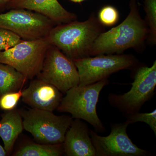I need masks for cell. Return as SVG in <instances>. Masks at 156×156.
Returning <instances> with one entry per match:
<instances>
[{"label":"cell","mask_w":156,"mask_h":156,"mask_svg":"<svg viewBox=\"0 0 156 156\" xmlns=\"http://www.w3.org/2000/svg\"><path fill=\"white\" fill-rule=\"evenodd\" d=\"M129 14L119 25L99 34L92 44L89 56L123 54L130 48L140 50L147 40L149 29L139 12L137 0H130Z\"/></svg>","instance_id":"obj_1"},{"label":"cell","mask_w":156,"mask_h":156,"mask_svg":"<svg viewBox=\"0 0 156 156\" xmlns=\"http://www.w3.org/2000/svg\"><path fill=\"white\" fill-rule=\"evenodd\" d=\"M13 0H0V5H4L9 3L10 4Z\"/></svg>","instance_id":"obj_23"},{"label":"cell","mask_w":156,"mask_h":156,"mask_svg":"<svg viewBox=\"0 0 156 156\" xmlns=\"http://www.w3.org/2000/svg\"><path fill=\"white\" fill-rule=\"evenodd\" d=\"M146 13L145 21L149 29L147 41L153 45L156 44V0H144Z\"/></svg>","instance_id":"obj_17"},{"label":"cell","mask_w":156,"mask_h":156,"mask_svg":"<svg viewBox=\"0 0 156 156\" xmlns=\"http://www.w3.org/2000/svg\"><path fill=\"white\" fill-rule=\"evenodd\" d=\"M22 41L16 34L0 27V52L14 47Z\"/></svg>","instance_id":"obj_21"},{"label":"cell","mask_w":156,"mask_h":156,"mask_svg":"<svg viewBox=\"0 0 156 156\" xmlns=\"http://www.w3.org/2000/svg\"><path fill=\"white\" fill-rule=\"evenodd\" d=\"M69 1H71L73 2L81 3L83 2L84 1H86V0H69Z\"/></svg>","instance_id":"obj_24"},{"label":"cell","mask_w":156,"mask_h":156,"mask_svg":"<svg viewBox=\"0 0 156 156\" xmlns=\"http://www.w3.org/2000/svg\"><path fill=\"white\" fill-rule=\"evenodd\" d=\"M129 125L136 122H145L150 126L151 129L156 134V110L150 113H136L126 117Z\"/></svg>","instance_id":"obj_20"},{"label":"cell","mask_w":156,"mask_h":156,"mask_svg":"<svg viewBox=\"0 0 156 156\" xmlns=\"http://www.w3.org/2000/svg\"><path fill=\"white\" fill-rule=\"evenodd\" d=\"M27 79L9 65L0 62V96L22 89Z\"/></svg>","instance_id":"obj_15"},{"label":"cell","mask_w":156,"mask_h":156,"mask_svg":"<svg viewBox=\"0 0 156 156\" xmlns=\"http://www.w3.org/2000/svg\"><path fill=\"white\" fill-rule=\"evenodd\" d=\"M95 56L73 60L80 78L79 86L94 83L122 70L133 69L138 64L137 59L130 54Z\"/></svg>","instance_id":"obj_7"},{"label":"cell","mask_w":156,"mask_h":156,"mask_svg":"<svg viewBox=\"0 0 156 156\" xmlns=\"http://www.w3.org/2000/svg\"><path fill=\"white\" fill-rule=\"evenodd\" d=\"M124 122L111 126V132L107 136H101L89 130V134L95 150V156H147L149 152L134 144L127 132L129 125Z\"/></svg>","instance_id":"obj_10"},{"label":"cell","mask_w":156,"mask_h":156,"mask_svg":"<svg viewBox=\"0 0 156 156\" xmlns=\"http://www.w3.org/2000/svg\"><path fill=\"white\" fill-rule=\"evenodd\" d=\"M63 154V144H48L32 142L22 146L12 156H60Z\"/></svg>","instance_id":"obj_16"},{"label":"cell","mask_w":156,"mask_h":156,"mask_svg":"<svg viewBox=\"0 0 156 156\" xmlns=\"http://www.w3.org/2000/svg\"><path fill=\"white\" fill-rule=\"evenodd\" d=\"M109 83L104 79L94 83L73 87L65 93L57 110L70 114L73 119L87 121L99 132L105 130L98 115L96 106L99 95L104 87Z\"/></svg>","instance_id":"obj_3"},{"label":"cell","mask_w":156,"mask_h":156,"mask_svg":"<svg viewBox=\"0 0 156 156\" xmlns=\"http://www.w3.org/2000/svg\"><path fill=\"white\" fill-rule=\"evenodd\" d=\"M23 119L19 110L5 111L0 120V137L7 155L11 154L14 144L23 130Z\"/></svg>","instance_id":"obj_14"},{"label":"cell","mask_w":156,"mask_h":156,"mask_svg":"<svg viewBox=\"0 0 156 156\" xmlns=\"http://www.w3.org/2000/svg\"><path fill=\"white\" fill-rule=\"evenodd\" d=\"M15 9H27L43 14L56 25L74 21L77 16L66 10L58 0H13L10 3Z\"/></svg>","instance_id":"obj_13"},{"label":"cell","mask_w":156,"mask_h":156,"mask_svg":"<svg viewBox=\"0 0 156 156\" xmlns=\"http://www.w3.org/2000/svg\"><path fill=\"white\" fill-rule=\"evenodd\" d=\"M37 77L53 85L64 94L80 83L73 61L52 45L47 50L42 69Z\"/></svg>","instance_id":"obj_9"},{"label":"cell","mask_w":156,"mask_h":156,"mask_svg":"<svg viewBox=\"0 0 156 156\" xmlns=\"http://www.w3.org/2000/svg\"><path fill=\"white\" fill-rule=\"evenodd\" d=\"M23 89L16 92H8L0 96V108L5 111L15 108L22 96Z\"/></svg>","instance_id":"obj_19"},{"label":"cell","mask_w":156,"mask_h":156,"mask_svg":"<svg viewBox=\"0 0 156 156\" xmlns=\"http://www.w3.org/2000/svg\"><path fill=\"white\" fill-rule=\"evenodd\" d=\"M62 93L53 85L38 79L22 90V101L31 108L53 112L62 100Z\"/></svg>","instance_id":"obj_11"},{"label":"cell","mask_w":156,"mask_h":156,"mask_svg":"<svg viewBox=\"0 0 156 156\" xmlns=\"http://www.w3.org/2000/svg\"><path fill=\"white\" fill-rule=\"evenodd\" d=\"M97 17L103 26L111 27L116 24L119 21V13L116 8L110 5H107L100 9Z\"/></svg>","instance_id":"obj_18"},{"label":"cell","mask_w":156,"mask_h":156,"mask_svg":"<svg viewBox=\"0 0 156 156\" xmlns=\"http://www.w3.org/2000/svg\"><path fill=\"white\" fill-rule=\"evenodd\" d=\"M130 91L123 95L110 93L108 100L111 106L126 117L139 112L146 102L154 94L156 87V61L151 67L143 66L136 70Z\"/></svg>","instance_id":"obj_5"},{"label":"cell","mask_w":156,"mask_h":156,"mask_svg":"<svg viewBox=\"0 0 156 156\" xmlns=\"http://www.w3.org/2000/svg\"><path fill=\"white\" fill-rule=\"evenodd\" d=\"M64 154L67 156H95L87 126L80 119L73 120L63 143Z\"/></svg>","instance_id":"obj_12"},{"label":"cell","mask_w":156,"mask_h":156,"mask_svg":"<svg viewBox=\"0 0 156 156\" xmlns=\"http://www.w3.org/2000/svg\"><path fill=\"white\" fill-rule=\"evenodd\" d=\"M104 30L98 17L92 14L83 22L74 20L54 26L46 38L73 61L89 56L92 44Z\"/></svg>","instance_id":"obj_2"},{"label":"cell","mask_w":156,"mask_h":156,"mask_svg":"<svg viewBox=\"0 0 156 156\" xmlns=\"http://www.w3.org/2000/svg\"><path fill=\"white\" fill-rule=\"evenodd\" d=\"M23 129L28 131L38 143L63 144L66 131L73 121L67 115H56L53 112L32 108L19 110Z\"/></svg>","instance_id":"obj_4"},{"label":"cell","mask_w":156,"mask_h":156,"mask_svg":"<svg viewBox=\"0 0 156 156\" xmlns=\"http://www.w3.org/2000/svg\"><path fill=\"white\" fill-rule=\"evenodd\" d=\"M55 25L44 15L24 9L0 14V27L11 31L23 41L44 38Z\"/></svg>","instance_id":"obj_8"},{"label":"cell","mask_w":156,"mask_h":156,"mask_svg":"<svg viewBox=\"0 0 156 156\" xmlns=\"http://www.w3.org/2000/svg\"><path fill=\"white\" fill-rule=\"evenodd\" d=\"M50 45L46 38L22 41L8 50L1 51L0 62L11 66L27 80H32L41 72Z\"/></svg>","instance_id":"obj_6"},{"label":"cell","mask_w":156,"mask_h":156,"mask_svg":"<svg viewBox=\"0 0 156 156\" xmlns=\"http://www.w3.org/2000/svg\"><path fill=\"white\" fill-rule=\"evenodd\" d=\"M7 155V153H6L5 148L0 144V156H6Z\"/></svg>","instance_id":"obj_22"}]
</instances>
